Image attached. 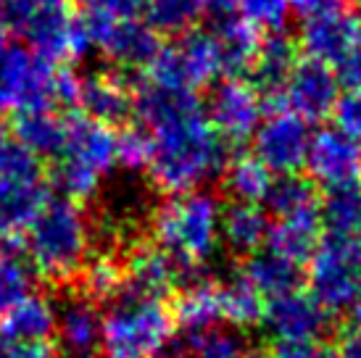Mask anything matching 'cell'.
I'll list each match as a JSON object with an SVG mask.
<instances>
[{"label": "cell", "instance_id": "obj_1", "mask_svg": "<svg viewBox=\"0 0 361 358\" xmlns=\"http://www.w3.org/2000/svg\"><path fill=\"white\" fill-rule=\"evenodd\" d=\"M137 121L153 142L151 182L161 192L177 195L203 190L230 163L227 140L211 124L192 90L159 87L145 80L135 95Z\"/></svg>", "mask_w": 361, "mask_h": 358}, {"label": "cell", "instance_id": "obj_2", "mask_svg": "<svg viewBox=\"0 0 361 358\" xmlns=\"http://www.w3.org/2000/svg\"><path fill=\"white\" fill-rule=\"evenodd\" d=\"M24 250L35 274L53 285L80 279L92 256V227L77 200L51 198L24 229Z\"/></svg>", "mask_w": 361, "mask_h": 358}, {"label": "cell", "instance_id": "obj_3", "mask_svg": "<svg viewBox=\"0 0 361 358\" xmlns=\"http://www.w3.org/2000/svg\"><path fill=\"white\" fill-rule=\"evenodd\" d=\"M219 198L209 190L177 192L161 203L151 219L156 245L192 271L216 253L221 240Z\"/></svg>", "mask_w": 361, "mask_h": 358}, {"label": "cell", "instance_id": "obj_4", "mask_svg": "<svg viewBox=\"0 0 361 358\" xmlns=\"http://www.w3.org/2000/svg\"><path fill=\"white\" fill-rule=\"evenodd\" d=\"M174 335L171 309L159 298L124 292L103 314L101 358H161Z\"/></svg>", "mask_w": 361, "mask_h": 358}, {"label": "cell", "instance_id": "obj_5", "mask_svg": "<svg viewBox=\"0 0 361 358\" xmlns=\"http://www.w3.org/2000/svg\"><path fill=\"white\" fill-rule=\"evenodd\" d=\"M11 30L48 61H80L92 50L87 21L66 0H6Z\"/></svg>", "mask_w": 361, "mask_h": 358}, {"label": "cell", "instance_id": "obj_6", "mask_svg": "<svg viewBox=\"0 0 361 358\" xmlns=\"http://www.w3.org/2000/svg\"><path fill=\"white\" fill-rule=\"evenodd\" d=\"M116 161V132L109 124L92 121L87 116L69 121L66 148L56 159V187L63 198L82 203L98 195L103 177H109Z\"/></svg>", "mask_w": 361, "mask_h": 358}, {"label": "cell", "instance_id": "obj_7", "mask_svg": "<svg viewBox=\"0 0 361 358\" xmlns=\"http://www.w3.org/2000/svg\"><path fill=\"white\" fill-rule=\"evenodd\" d=\"M148 82L159 87L201 90L227 74L219 37L211 30H188L174 45H161L145 66Z\"/></svg>", "mask_w": 361, "mask_h": 358}, {"label": "cell", "instance_id": "obj_8", "mask_svg": "<svg viewBox=\"0 0 361 358\" xmlns=\"http://www.w3.org/2000/svg\"><path fill=\"white\" fill-rule=\"evenodd\" d=\"M59 90L56 63L27 42L0 45V113L19 116L27 111L53 109Z\"/></svg>", "mask_w": 361, "mask_h": 358}, {"label": "cell", "instance_id": "obj_9", "mask_svg": "<svg viewBox=\"0 0 361 358\" xmlns=\"http://www.w3.org/2000/svg\"><path fill=\"white\" fill-rule=\"evenodd\" d=\"M309 292L330 314L348 311L361 295V237H327L309 259Z\"/></svg>", "mask_w": 361, "mask_h": 358}, {"label": "cell", "instance_id": "obj_10", "mask_svg": "<svg viewBox=\"0 0 361 358\" xmlns=\"http://www.w3.org/2000/svg\"><path fill=\"white\" fill-rule=\"evenodd\" d=\"M51 200L40 159L19 142L0 148V219L16 235L24 232Z\"/></svg>", "mask_w": 361, "mask_h": 358}, {"label": "cell", "instance_id": "obj_11", "mask_svg": "<svg viewBox=\"0 0 361 358\" xmlns=\"http://www.w3.org/2000/svg\"><path fill=\"white\" fill-rule=\"evenodd\" d=\"M85 21L90 30L92 50H98L116 66H148L161 50L156 30L140 16H114L92 8Z\"/></svg>", "mask_w": 361, "mask_h": 358}, {"label": "cell", "instance_id": "obj_12", "mask_svg": "<svg viewBox=\"0 0 361 358\" xmlns=\"http://www.w3.org/2000/svg\"><path fill=\"white\" fill-rule=\"evenodd\" d=\"M311 135L309 121L280 106L259 124L253 135V156H259L274 177L298 174L306 166Z\"/></svg>", "mask_w": 361, "mask_h": 358}, {"label": "cell", "instance_id": "obj_13", "mask_svg": "<svg viewBox=\"0 0 361 358\" xmlns=\"http://www.w3.org/2000/svg\"><path fill=\"white\" fill-rule=\"evenodd\" d=\"M206 113L227 142L253 140L259 124L264 121V100L259 85L240 77H224L211 90Z\"/></svg>", "mask_w": 361, "mask_h": 358}, {"label": "cell", "instance_id": "obj_14", "mask_svg": "<svg viewBox=\"0 0 361 358\" xmlns=\"http://www.w3.org/2000/svg\"><path fill=\"white\" fill-rule=\"evenodd\" d=\"M306 169L317 187L348 190L361 185V145L338 127H322L311 135Z\"/></svg>", "mask_w": 361, "mask_h": 358}, {"label": "cell", "instance_id": "obj_15", "mask_svg": "<svg viewBox=\"0 0 361 358\" xmlns=\"http://www.w3.org/2000/svg\"><path fill=\"white\" fill-rule=\"evenodd\" d=\"M338 98L341 80L335 69L314 58L298 61L282 87L285 109H290L306 121H322L324 116H332Z\"/></svg>", "mask_w": 361, "mask_h": 358}, {"label": "cell", "instance_id": "obj_16", "mask_svg": "<svg viewBox=\"0 0 361 358\" xmlns=\"http://www.w3.org/2000/svg\"><path fill=\"white\" fill-rule=\"evenodd\" d=\"M261 324L274 340H319L330 327V311L311 298V292L293 290L269 298Z\"/></svg>", "mask_w": 361, "mask_h": 358}, {"label": "cell", "instance_id": "obj_17", "mask_svg": "<svg viewBox=\"0 0 361 358\" xmlns=\"http://www.w3.org/2000/svg\"><path fill=\"white\" fill-rule=\"evenodd\" d=\"M124 268H127V290L130 295L140 298H159L164 300L169 292L180 288L188 268L171 253L161 245H148L140 242L124 256Z\"/></svg>", "mask_w": 361, "mask_h": 358}, {"label": "cell", "instance_id": "obj_18", "mask_svg": "<svg viewBox=\"0 0 361 358\" xmlns=\"http://www.w3.org/2000/svg\"><path fill=\"white\" fill-rule=\"evenodd\" d=\"M361 35V19L345 8L324 11L319 16H311L303 21L301 48L306 50V58L322 61L327 66H338L345 53L351 50L356 37Z\"/></svg>", "mask_w": 361, "mask_h": 358}, {"label": "cell", "instance_id": "obj_19", "mask_svg": "<svg viewBox=\"0 0 361 358\" xmlns=\"http://www.w3.org/2000/svg\"><path fill=\"white\" fill-rule=\"evenodd\" d=\"M103 314L98 311L95 300L85 292L69 295L59 309V338L63 353L71 358H92L101 350Z\"/></svg>", "mask_w": 361, "mask_h": 358}, {"label": "cell", "instance_id": "obj_20", "mask_svg": "<svg viewBox=\"0 0 361 358\" xmlns=\"http://www.w3.org/2000/svg\"><path fill=\"white\" fill-rule=\"evenodd\" d=\"M77 106L85 111L87 119L101 121V124H116L127 119V113L135 109V95L119 77L95 71V74L80 77Z\"/></svg>", "mask_w": 361, "mask_h": 358}, {"label": "cell", "instance_id": "obj_21", "mask_svg": "<svg viewBox=\"0 0 361 358\" xmlns=\"http://www.w3.org/2000/svg\"><path fill=\"white\" fill-rule=\"evenodd\" d=\"M59 327V309L48 295L30 292L0 319L3 342H48Z\"/></svg>", "mask_w": 361, "mask_h": 358}, {"label": "cell", "instance_id": "obj_22", "mask_svg": "<svg viewBox=\"0 0 361 358\" xmlns=\"http://www.w3.org/2000/svg\"><path fill=\"white\" fill-rule=\"evenodd\" d=\"M171 316H174V324H180L188 335L219 327L224 321L221 285L211 279H192L190 285L177 290L174 303H171Z\"/></svg>", "mask_w": 361, "mask_h": 358}, {"label": "cell", "instance_id": "obj_23", "mask_svg": "<svg viewBox=\"0 0 361 358\" xmlns=\"http://www.w3.org/2000/svg\"><path fill=\"white\" fill-rule=\"evenodd\" d=\"M13 137L35 159H59L69 140V119L53 109L27 111L13 116Z\"/></svg>", "mask_w": 361, "mask_h": 358}, {"label": "cell", "instance_id": "obj_24", "mask_svg": "<svg viewBox=\"0 0 361 358\" xmlns=\"http://www.w3.org/2000/svg\"><path fill=\"white\" fill-rule=\"evenodd\" d=\"M322 227H324L322 224V211L277 219L269 229L267 248L282 256V259L293 261V264H303L314 256V250L319 248Z\"/></svg>", "mask_w": 361, "mask_h": 358}, {"label": "cell", "instance_id": "obj_25", "mask_svg": "<svg viewBox=\"0 0 361 358\" xmlns=\"http://www.w3.org/2000/svg\"><path fill=\"white\" fill-rule=\"evenodd\" d=\"M269 229V216L259 203H232L221 214V242L245 259L267 248Z\"/></svg>", "mask_w": 361, "mask_h": 358}, {"label": "cell", "instance_id": "obj_26", "mask_svg": "<svg viewBox=\"0 0 361 358\" xmlns=\"http://www.w3.org/2000/svg\"><path fill=\"white\" fill-rule=\"evenodd\" d=\"M240 277L264 298H277L301 288V264H293L267 248L243 261Z\"/></svg>", "mask_w": 361, "mask_h": 358}, {"label": "cell", "instance_id": "obj_27", "mask_svg": "<svg viewBox=\"0 0 361 358\" xmlns=\"http://www.w3.org/2000/svg\"><path fill=\"white\" fill-rule=\"evenodd\" d=\"M161 358H253L245 340L230 329H206L192 332L180 342H169Z\"/></svg>", "mask_w": 361, "mask_h": 358}, {"label": "cell", "instance_id": "obj_28", "mask_svg": "<svg viewBox=\"0 0 361 358\" xmlns=\"http://www.w3.org/2000/svg\"><path fill=\"white\" fill-rule=\"evenodd\" d=\"M224 190L235 203H267L274 185V174L259 156H235L224 169Z\"/></svg>", "mask_w": 361, "mask_h": 358}, {"label": "cell", "instance_id": "obj_29", "mask_svg": "<svg viewBox=\"0 0 361 358\" xmlns=\"http://www.w3.org/2000/svg\"><path fill=\"white\" fill-rule=\"evenodd\" d=\"M80 290L98 300H109L114 303L116 298L124 295L127 290V268H124V259L114 256V253H95L90 261L85 264L80 274Z\"/></svg>", "mask_w": 361, "mask_h": 358}, {"label": "cell", "instance_id": "obj_30", "mask_svg": "<svg viewBox=\"0 0 361 358\" xmlns=\"http://www.w3.org/2000/svg\"><path fill=\"white\" fill-rule=\"evenodd\" d=\"M298 63V53L293 40L285 35H271L269 40L261 42L259 56L253 61V71H256V85L259 90H269V92H282L285 82L290 77V71Z\"/></svg>", "mask_w": 361, "mask_h": 358}, {"label": "cell", "instance_id": "obj_31", "mask_svg": "<svg viewBox=\"0 0 361 358\" xmlns=\"http://www.w3.org/2000/svg\"><path fill=\"white\" fill-rule=\"evenodd\" d=\"M216 37H219L221 53H224V63H227V74L253 66V61L259 56L261 37L259 30L248 24L245 19L235 16V19H221L216 24Z\"/></svg>", "mask_w": 361, "mask_h": 358}, {"label": "cell", "instance_id": "obj_32", "mask_svg": "<svg viewBox=\"0 0 361 358\" xmlns=\"http://www.w3.org/2000/svg\"><path fill=\"white\" fill-rule=\"evenodd\" d=\"M267 206H269V211L274 214V216H277V219H285V216H295V214H311V211H322L317 185H314L311 179L298 177V174L274 179L269 198H267Z\"/></svg>", "mask_w": 361, "mask_h": 358}, {"label": "cell", "instance_id": "obj_33", "mask_svg": "<svg viewBox=\"0 0 361 358\" xmlns=\"http://www.w3.org/2000/svg\"><path fill=\"white\" fill-rule=\"evenodd\" d=\"M221 316L227 324L248 329L261 324L264 319V295L253 290L243 277L221 285Z\"/></svg>", "mask_w": 361, "mask_h": 358}, {"label": "cell", "instance_id": "obj_34", "mask_svg": "<svg viewBox=\"0 0 361 358\" xmlns=\"http://www.w3.org/2000/svg\"><path fill=\"white\" fill-rule=\"evenodd\" d=\"M203 13H211L209 0H151L145 8L148 24L161 32H188Z\"/></svg>", "mask_w": 361, "mask_h": 358}, {"label": "cell", "instance_id": "obj_35", "mask_svg": "<svg viewBox=\"0 0 361 358\" xmlns=\"http://www.w3.org/2000/svg\"><path fill=\"white\" fill-rule=\"evenodd\" d=\"M359 187L335 190L322 206V224L332 237H359Z\"/></svg>", "mask_w": 361, "mask_h": 358}, {"label": "cell", "instance_id": "obj_36", "mask_svg": "<svg viewBox=\"0 0 361 358\" xmlns=\"http://www.w3.org/2000/svg\"><path fill=\"white\" fill-rule=\"evenodd\" d=\"M35 268L16 253H0V319L32 292Z\"/></svg>", "mask_w": 361, "mask_h": 358}, {"label": "cell", "instance_id": "obj_37", "mask_svg": "<svg viewBox=\"0 0 361 358\" xmlns=\"http://www.w3.org/2000/svg\"><path fill=\"white\" fill-rule=\"evenodd\" d=\"M238 16L253 24L259 32L280 35L290 21V0H235Z\"/></svg>", "mask_w": 361, "mask_h": 358}, {"label": "cell", "instance_id": "obj_38", "mask_svg": "<svg viewBox=\"0 0 361 358\" xmlns=\"http://www.w3.org/2000/svg\"><path fill=\"white\" fill-rule=\"evenodd\" d=\"M153 142L145 127H127L116 135V161L127 171H148Z\"/></svg>", "mask_w": 361, "mask_h": 358}, {"label": "cell", "instance_id": "obj_39", "mask_svg": "<svg viewBox=\"0 0 361 358\" xmlns=\"http://www.w3.org/2000/svg\"><path fill=\"white\" fill-rule=\"evenodd\" d=\"M253 358H338V350L322 340H274V345Z\"/></svg>", "mask_w": 361, "mask_h": 358}, {"label": "cell", "instance_id": "obj_40", "mask_svg": "<svg viewBox=\"0 0 361 358\" xmlns=\"http://www.w3.org/2000/svg\"><path fill=\"white\" fill-rule=\"evenodd\" d=\"M332 127H338L343 135H348L361 145V92L348 90L338 98L332 109Z\"/></svg>", "mask_w": 361, "mask_h": 358}, {"label": "cell", "instance_id": "obj_41", "mask_svg": "<svg viewBox=\"0 0 361 358\" xmlns=\"http://www.w3.org/2000/svg\"><path fill=\"white\" fill-rule=\"evenodd\" d=\"M335 74H338L341 85H345L353 92H361V35L356 37L351 50L345 53V58L335 66Z\"/></svg>", "mask_w": 361, "mask_h": 358}, {"label": "cell", "instance_id": "obj_42", "mask_svg": "<svg viewBox=\"0 0 361 358\" xmlns=\"http://www.w3.org/2000/svg\"><path fill=\"white\" fill-rule=\"evenodd\" d=\"M0 358H53L48 342H6Z\"/></svg>", "mask_w": 361, "mask_h": 358}, {"label": "cell", "instance_id": "obj_43", "mask_svg": "<svg viewBox=\"0 0 361 358\" xmlns=\"http://www.w3.org/2000/svg\"><path fill=\"white\" fill-rule=\"evenodd\" d=\"M151 0H95L90 8H101L114 16H140Z\"/></svg>", "mask_w": 361, "mask_h": 358}, {"label": "cell", "instance_id": "obj_44", "mask_svg": "<svg viewBox=\"0 0 361 358\" xmlns=\"http://www.w3.org/2000/svg\"><path fill=\"white\" fill-rule=\"evenodd\" d=\"M293 13H298L303 21L311 19V16H319L324 11H332L341 6V0H290Z\"/></svg>", "mask_w": 361, "mask_h": 358}, {"label": "cell", "instance_id": "obj_45", "mask_svg": "<svg viewBox=\"0 0 361 358\" xmlns=\"http://www.w3.org/2000/svg\"><path fill=\"white\" fill-rule=\"evenodd\" d=\"M338 358H361V329L348 332L338 345Z\"/></svg>", "mask_w": 361, "mask_h": 358}, {"label": "cell", "instance_id": "obj_46", "mask_svg": "<svg viewBox=\"0 0 361 358\" xmlns=\"http://www.w3.org/2000/svg\"><path fill=\"white\" fill-rule=\"evenodd\" d=\"M8 32H11L8 6H6V0H0V45H6V42H8Z\"/></svg>", "mask_w": 361, "mask_h": 358}, {"label": "cell", "instance_id": "obj_47", "mask_svg": "<svg viewBox=\"0 0 361 358\" xmlns=\"http://www.w3.org/2000/svg\"><path fill=\"white\" fill-rule=\"evenodd\" d=\"M11 242H13V232L6 227V221L0 219V253H6Z\"/></svg>", "mask_w": 361, "mask_h": 358}, {"label": "cell", "instance_id": "obj_48", "mask_svg": "<svg viewBox=\"0 0 361 358\" xmlns=\"http://www.w3.org/2000/svg\"><path fill=\"white\" fill-rule=\"evenodd\" d=\"M235 6V0H209L211 13H227Z\"/></svg>", "mask_w": 361, "mask_h": 358}, {"label": "cell", "instance_id": "obj_49", "mask_svg": "<svg viewBox=\"0 0 361 358\" xmlns=\"http://www.w3.org/2000/svg\"><path fill=\"white\" fill-rule=\"evenodd\" d=\"M348 311H351V321L356 324V329H361V295L356 298V303Z\"/></svg>", "mask_w": 361, "mask_h": 358}, {"label": "cell", "instance_id": "obj_50", "mask_svg": "<svg viewBox=\"0 0 361 358\" xmlns=\"http://www.w3.org/2000/svg\"><path fill=\"white\" fill-rule=\"evenodd\" d=\"M3 145H6V124L0 121V148H3Z\"/></svg>", "mask_w": 361, "mask_h": 358}, {"label": "cell", "instance_id": "obj_51", "mask_svg": "<svg viewBox=\"0 0 361 358\" xmlns=\"http://www.w3.org/2000/svg\"><path fill=\"white\" fill-rule=\"evenodd\" d=\"M359 206H361V187H359ZM359 237H361V214H359Z\"/></svg>", "mask_w": 361, "mask_h": 358}, {"label": "cell", "instance_id": "obj_52", "mask_svg": "<svg viewBox=\"0 0 361 358\" xmlns=\"http://www.w3.org/2000/svg\"><path fill=\"white\" fill-rule=\"evenodd\" d=\"M82 3H87V6H92V3H95V0H82Z\"/></svg>", "mask_w": 361, "mask_h": 358}]
</instances>
